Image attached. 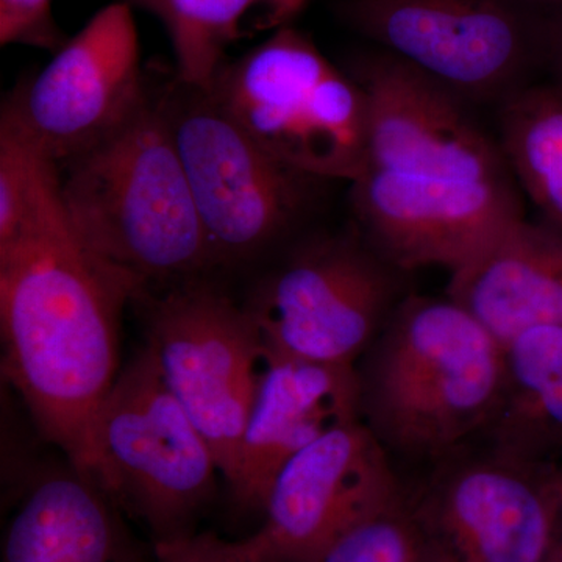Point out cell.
Instances as JSON below:
<instances>
[{"instance_id":"6da1fadb","label":"cell","mask_w":562,"mask_h":562,"mask_svg":"<svg viewBox=\"0 0 562 562\" xmlns=\"http://www.w3.org/2000/svg\"><path fill=\"white\" fill-rule=\"evenodd\" d=\"M138 291L74 235L60 177L0 246L3 379L46 441L103 487L95 425L121 372V314Z\"/></svg>"},{"instance_id":"7a4b0ae2","label":"cell","mask_w":562,"mask_h":562,"mask_svg":"<svg viewBox=\"0 0 562 562\" xmlns=\"http://www.w3.org/2000/svg\"><path fill=\"white\" fill-rule=\"evenodd\" d=\"M360 361L361 419L390 453L442 460L501 405L503 344L447 294L406 295Z\"/></svg>"},{"instance_id":"3957f363","label":"cell","mask_w":562,"mask_h":562,"mask_svg":"<svg viewBox=\"0 0 562 562\" xmlns=\"http://www.w3.org/2000/svg\"><path fill=\"white\" fill-rule=\"evenodd\" d=\"M58 169L74 235L138 299L216 266L160 102Z\"/></svg>"},{"instance_id":"277c9868","label":"cell","mask_w":562,"mask_h":562,"mask_svg":"<svg viewBox=\"0 0 562 562\" xmlns=\"http://www.w3.org/2000/svg\"><path fill=\"white\" fill-rule=\"evenodd\" d=\"M210 94L262 149L299 171L351 183L366 169L364 91L301 33L281 29L222 66Z\"/></svg>"},{"instance_id":"5b68a950","label":"cell","mask_w":562,"mask_h":562,"mask_svg":"<svg viewBox=\"0 0 562 562\" xmlns=\"http://www.w3.org/2000/svg\"><path fill=\"white\" fill-rule=\"evenodd\" d=\"M103 490L155 543L194 535L216 497L220 464L144 344L121 368L95 425Z\"/></svg>"},{"instance_id":"8992f818","label":"cell","mask_w":562,"mask_h":562,"mask_svg":"<svg viewBox=\"0 0 562 562\" xmlns=\"http://www.w3.org/2000/svg\"><path fill=\"white\" fill-rule=\"evenodd\" d=\"M214 265L249 261L312 210L322 183L262 149L210 92L184 87L160 102Z\"/></svg>"},{"instance_id":"52a82bcc","label":"cell","mask_w":562,"mask_h":562,"mask_svg":"<svg viewBox=\"0 0 562 562\" xmlns=\"http://www.w3.org/2000/svg\"><path fill=\"white\" fill-rule=\"evenodd\" d=\"M401 273L360 231L314 236L244 306L269 357L357 368L405 299Z\"/></svg>"},{"instance_id":"ba28073f","label":"cell","mask_w":562,"mask_h":562,"mask_svg":"<svg viewBox=\"0 0 562 562\" xmlns=\"http://www.w3.org/2000/svg\"><path fill=\"white\" fill-rule=\"evenodd\" d=\"M464 449L436 461L416 490L403 487L427 562H557L554 461L491 443L483 453Z\"/></svg>"},{"instance_id":"9c48e42d","label":"cell","mask_w":562,"mask_h":562,"mask_svg":"<svg viewBox=\"0 0 562 562\" xmlns=\"http://www.w3.org/2000/svg\"><path fill=\"white\" fill-rule=\"evenodd\" d=\"M144 331L162 379L203 432L231 486L266 351L246 306L202 277L144 292Z\"/></svg>"},{"instance_id":"30bf717a","label":"cell","mask_w":562,"mask_h":562,"mask_svg":"<svg viewBox=\"0 0 562 562\" xmlns=\"http://www.w3.org/2000/svg\"><path fill=\"white\" fill-rule=\"evenodd\" d=\"M347 24L464 101H501L542 60V27L502 0H344Z\"/></svg>"},{"instance_id":"8fae6325","label":"cell","mask_w":562,"mask_h":562,"mask_svg":"<svg viewBox=\"0 0 562 562\" xmlns=\"http://www.w3.org/2000/svg\"><path fill=\"white\" fill-rule=\"evenodd\" d=\"M147 99L132 7L113 2L13 91L0 121L60 166L113 135Z\"/></svg>"},{"instance_id":"7c38bea8","label":"cell","mask_w":562,"mask_h":562,"mask_svg":"<svg viewBox=\"0 0 562 562\" xmlns=\"http://www.w3.org/2000/svg\"><path fill=\"white\" fill-rule=\"evenodd\" d=\"M350 187L358 231L402 272L458 271L525 217L514 180L420 179L366 169Z\"/></svg>"},{"instance_id":"4fadbf2b","label":"cell","mask_w":562,"mask_h":562,"mask_svg":"<svg viewBox=\"0 0 562 562\" xmlns=\"http://www.w3.org/2000/svg\"><path fill=\"white\" fill-rule=\"evenodd\" d=\"M390 452L361 420L322 436L273 480L249 542L269 562H313L355 524L402 494Z\"/></svg>"},{"instance_id":"5bb4252c","label":"cell","mask_w":562,"mask_h":562,"mask_svg":"<svg viewBox=\"0 0 562 562\" xmlns=\"http://www.w3.org/2000/svg\"><path fill=\"white\" fill-rule=\"evenodd\" d=\"M351 76L368 103L366 169L420 179L514 180L501 146L468 101L438 81L386 52L361 61Z\"/></svg>"},{"instance_id":"9a60e30c","label":"cell","mask_w":562,"mask_h":562,"mask_svg":"<svg viewBox=\"0 0 562 562\" xmlns=\"http://www.w3.org/2000/svg\"><path fill=\"white\" fill-rule=\"evenodd\" d=\"M361 420L355 366L266 355L228 491L236 508L261 513L273 480L291 458L335 428Z\"/></svg>"},{"instance_id":"2e32d148","label":"cell","mask_w":562,"mask_h":562,"mask_svg":"<svg viewBox=\"0 0 562 562\" xmlns=\"http://www.w3.org/2000/svg\"><path fill=\"white\" fill-rule=\"evenodd\" d=\"M116 501L66 461L29 483L2 541V562H150Z\"/></svg>"},{"instance_id":"e0dca14e","label":"cell","mask_w":562,"mask_h":562,"mask_svg":"<svg viewBox=\"0 0 562 562\" xmlns=\"http://www.w3.org/2000/svg\"><path fill=\"white\" fill-rule=\"evenodd\" d=\"M446 294L502 344L530 328L562 325V228L524 217L450 273Z\"/></svg>"},{"instance_id":"ac0fdd59","label":"cell","mask_w":562,"mask_h":562,"mask_svg":"<svg viewBox=\"0 0 562 562\" xmlns=\"http://www.w3.org/2000/svg\"><path fill=\"white\" fill-rule=\"evenodd\" d=\"M483 438L531 460L562 454V325H542L503 344L501 405Z\"/></svg>"},{"instance_id":"d6986e66","label":"cell","mask_w":562,"mask_h":562,"mask_svg":"<svg viewBox=\"0 0 562 562\" xmlns=\"http://www.w3.org/2000/svg\"><path fill=\"white\" fill-rule=\"evenodd\" d=\"M498 146L542 221L562 228V90L527 85L501 109Z\"/></svg>"},{"instance_id":"ffe728a7","label":"cell","mask_w":562,"mask_h":562,"mask_svg":"<svg viewBox=\"0 0 562 562\" xmlns=\"http://www.w3.org/2000/svg\"><path fill=\"white\" fill-rule=\"evenodd\" d=\"M160 18L171 40L177 80L210 92L239 22L257 0H136Z\"/></svg>"},{"instance_id":"44dd1931","label":"cell","mask_w":562,"mask_h":562,"mask_svg":"<svg viewBox=\"0 0 562 562\" xmlns=\"http://www.w3.org/2000/svg\"><path fill=\"white\" fill-rule=\"evenodd\" d=\"M313 562H427L403 491L342 532Z\"/></svg>"},{"instance_id":"7402d4cb","label":"cell","mask_w":562,"mask_h":562,"mask_svg":"<svg viewBox=\"0 0 562 562\" xmlns=\"http://www.w3.org/2000/svg\"><path fill=\"white\" fill-rule=\"evenodd\" d=\"M0 43L61 47L52 21V0H0Z\"/></svg>"},{"instance_id":"603a6c76","label":"cell","mask_w":562,"mask_h":562,"mask_svg":"<svg viewBox=\"0 0 562 562\" xmlns=\"http://www.w3.org/2000/svg\"><path fill=\"white\" fill-rule=\"evenodd\" d=\"M155 562H269L251 547L249 539L225 541L213 532L187 536L177 541L155 543Z\"/></svg>"},{"instance_id":"cb8c5ba5","label":"cell","mask_w":562,"mask_h":562,"mask_svg":"<svg viewBox=\"0 0 562 562\" xmlns=\"http://www.w3.org/2000/svg\"><path fill=\"white\" fill-rule=\"evenodd\" d=\"M542 60L552 74L550 83L562 90V9L542 27Z\"/></svg>"},{"instance_id":"d4e9b609","label":"cell","mask_w":562,"mask_h":562,"mask_svg":"<svg viewBox=\"0 0 562 562\" xmlns=\"http://www.w3.org/2000/svg\"><path fill=\"white\" fill-rule=\"evenodd\" d=\"M269 10V24H281L301 11L305 0H257Z\"/></svg>"},{"instance_id":"484cf974","label":"cell","mask_w":562,"mask_h":562,"mask_svg":"<svg viewBox=\"0 0 562 562\" xmlns=\"http://www.w3.org/2000/svg\"><path fill=\"white\" fill-rule=\"evenodd\" d=\"M554 475H557L558 501H560V541H558L557 562H562V454L554 458Z\"/></svg>"}]
</instances>
